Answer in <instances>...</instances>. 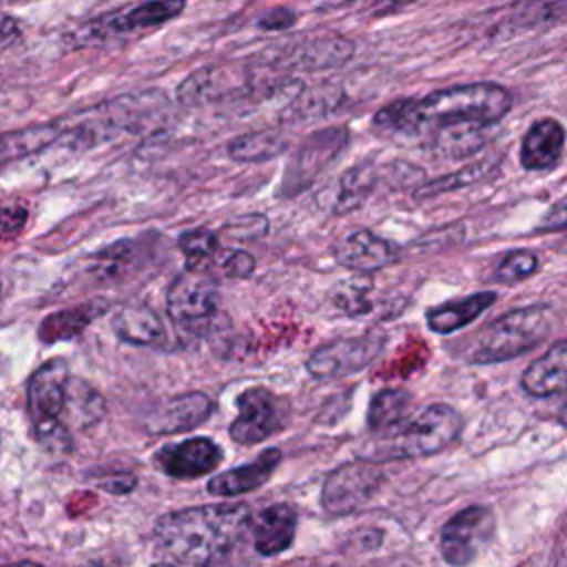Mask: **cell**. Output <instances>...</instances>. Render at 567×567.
I'll list each match as a JSON object with an SVG mask.
<instances>
[{"mask_svg":"<svg viewBox=\"0 0 567 567\" xmlns=\"http://www.w3.org/2000/svg\"><path fill=\"white\" fill-rule=\"evenodd\" d=\"M565 151V128L551 117L534 122L520 142V164L527 171L554 168Z\"/></svg>","mask_w":567,"mask_h":567,"instance_id":"d6986e66","label":"cell"},{"mask_svg":"<svg viewBox=\"0 0 567 567\" xmlns=\"http://www.w3.org/2000/svg\"><path fill=\"white\" fill-rule=\"evenodd\" d=\"M186 7V0H144L120 11L104 13L78 29L82 42H106L113 38L157 29L177 18Z\"/></svg>","mask_w":567,"mask_h":567,"instance_id":"ba28073f","label":"cell"},{"mask_svg":"<svg viewBox=\"0 0 567 567\" xmlns=\"http://www.w3.org/2000/svg\"><path fill=\"white\" fill-rule=\"evenodd\" d=\"M372 188H374V166L370 162H361L348 168L339 179L334 210L350 213L359 208L365 202V197L372 193Z\"/></svg>","mask_w":567,"mask_h":567,"instance_id":"f1b7e54d","label":"cell"},{"mask_svg":"<svg viewBox=\"0 0 567 567\" xmlns=\"http://www.w3.org/2000/svg\"><path fill=\"white\" fill-rule=\"evenodd\" d=\"M551 330V312L545 306H527L489 321L470 343L465 357L472 363H498L525 354Z\"/></svg>","mask_w":567,"mask_h":567,"instance_id":"277c9868","label":"cell"},{"mask_svg":"<svg viewBox=\"0 0 567 567\" xmlns=\"http://www.w3.org/2000/svg\"><path fill=\"white\" fill-rule=\"evenodd\" d=\"M213 414V401L204 392H186L168 399L153 416H148L146 427L153 434L184 432L202 425Z\"/></svg>","mask_w":567,"mask_h":567,"instance_id":"ac0fdd59","label":"cell"},{"mask_svg":"<svg viewBox=\"0 0 567 567\" xmlns=\"http://www.w3.org/2000/svg\"><path fill=\"white\" fill-rule=\"evenodd\" d=\"M281 458V452L275 447L264 450L252 463L228 470L217 474L215 478H210L208 483V492L215 496H237V494H246L259 485L266 483V478L272 474V470L277 467Z\"/></svg>","mask_w":567,"mask_h":567,"instance_id":"7402d4cb","label":"cell"},{"mask_svg":"<svg viewBox=\"0 0 567 567\" xmlns=\"http://www.w3.org/2000/svg\"><path fill=\"white\" fill-rule=\"evenodd\" d=\"M487 126L481 124H445L439 126L432 133V151L443 155V157H452V159H461L467 157L472 153H476L478 148H483L485 140H487Z\"/></svg>","mask_w":567,"mask_h":567,"instance_id":"484cf974","label":"cell"},{"mask_svg":"<svg viewBox=\"0 0 567 567\" xmlns=\"http://www.w3.org/2000/svg\"><path fill=\"white\" fill-rule=\"evenodd\" d=\"M370 292H372V281L365 275H357L348 281L337 284L330 290V301L346 315L359 317L370 312Z\"/></svg>","mask_w":567,"mask_h":567,"instance_id":"4dcf8cb0","label":"cell"},{"mask_svg":"<svg viewBox=\"0 0 567 567\" xmlns=\"http://www.w3.org/2000/svg\"><path fill=\"white\" fill-rule=\"evenodd\" d=\"M286 151V140L277 131H250L233 137L226 146V153L233 162L241 164H261L275 159Z\"/></svg>","mask_w":567,"mask_h":567,"instance_id":"4316f807","label":"cell"},{"mask_svg":"<svg viewBox=\"0 0 567 567\" xmlns=\"http://www.w3.org/2000/svg\"><path fill=\"white\" fill-rule=\"evenodd\" d=\"M0 567H42L38 563H31V560H18V563H9V565H0Z\"/></svg>","mask_w":567,"mask_h":567,"instance_id":"b9f144b4","label":"cell"},{"mask_svg":"<svg viewBox=\"0 0 567 567\" xmlns=\"http://www.w3.org/2000/svg\"><path fill=\"white\" fill-rule=\"evenodd\" d=\"M385 337L381 332H365L346 337L317 348L308 357V372L315 379H339L368 368L383 350Z\"/></svg>","mask_w":567,"mask_h":567,"instance_id":"7c38bea8","label":"cell"},{"mask_svg":"<svg viewBox=\"0 0 567 567\" xmlns=\"http://www.w3.org/2000/svg\"><path fill=\"white\" fill-rule=\"evenodd\" d=\"M0 299H2V286H0Z\"/></svg>","mask_w":567,"mask_h":567,"instance_id":"f6af8a7d","label":"cell"},{"mask_svg":"<svg viewBox=\"0 0 567 567\" xmlns=\"http://www.w3.org/2000/svg\"><path fill=\"white\" fill-rule=\"evenodd\" d=\"M512 109L507 89L494 82L456 84L423 97H401L381 106L372 124L390 135L430 133L445 124L492 126Z\"/></svg>","mask_w":567,"mask_h":567,"instance_id":"6da1fadb","label":"cell"},{"mask_svg":"<svg viewBox=\"0 0 567 567\" xmlns=\"http://www.w3.org/2000/svg\"><path fill=\"white\" fill-rule=\"evenodd\" d=\"M297 22V13L288 7H272L257 18V27L264 31H284Z\"/></svg>","mask_w":567,"mask_h":567,"instance_id":"74e56055","label":"cell"},{"mask_svg":"<svg viewBox=\"0 0 567 567\" xmlns=\"http://www.w3.org/2000/svg\"><path fill=\"white\" fill-rule=\"evenodd\" d=\"M171 321L188 334H206L219 319L217 281L208 270L179 272L166 292Z\"/></svg>","mask_w":567,"mask_h":567,"instance_id":"8992f818","label":"cell"},{"mask_svg":"<svg viewBox=\"0 0 567 567\" xmlns=\"http://www.w3.org/2000/svg\"><path fill=\"white\" fill-rule=\"evenodd\" d=\"M104 412L106 405L102 394L84 379L71 377L66 383L62 423L66 427H91L104 416Z\"/></svg>","mask_w":567,"mask_h":567,"instance_id":"d4e9b609","label":"cell"},{"mask_svg":"<svg viewBox=\"0 0 567 567\" xmlns=\"http://www.w3.org/2000/svg\"><path fill=\"white\" fill-rule=\"evenodd\" d=\"M153 567H171V565H164V563H157V565H153Z\"/></svg>","mask_w":567,"mask_h":567,"instance_id":"ee69618b","label":"cell"},{"mask_svg":"<svg viewBox=\"0 0 567 567\" xmlns=\"http://www.w3.org/2000/svg\"><path fill=\"white\" fill-rule=\"evenodd\" d=\"M133 257V244L128 239H122L117 244L106 246L104 250L89 257V272L97 279H117Z\"/></svg>","mask_w":567,"mask_h":567,"instance_id":"d6a6232c","label":"cell"},{"mask_svg":"<svg viewBox=\"0 0 567 567\" xmlns=\"http://www.w3.org/2000/svg\"><path fill=\"white\" fill-rule=\"evenodd\" d=\"M461 432V416L445 403H432L421 412L403 419L394 427L379 432L365 454L368 461H405L421 458L445 450Z\"/></svg>","mask_w":567,"mask_h":567,"instance_id":"3957f363","label":"cell"},{"mask_svg":"<svg viewBox=\"0 0 567 567\" xmlns=\"http://www.w3.org/2000/svg\"><path fill=\"white\" fill-rule=\"evenodd\" d=\"M266 82L268 80H259L257 69L248 64L221 62L202 66L186 75L175 95L182 106H204L257 93Z\"/></svg>","mask_w":567,"mask_h":567,"instance_id":"52a82bcc","label":"cell"},{"mask_svg":"<svg viewBox=\"0 0 567 567\" xmlns=\"http://www.w3.org/2000/svg\"><path fill=\"white\" fill-rule=\"evenodd\" d=\"M4 164H9V162H7V157H4V153H2V148H0V168H2Z\"/></svg>","mask_w":567,"mask_h":567,"instance_id":"7bdbcfd3","label":"cell"},{"mask_svg":"<svg viewBox=\"0 0 567 567\" xmlns=\"http://www.w3.org/2000/svg\"><path fill=\"white\" fill-rule=\"evenodd\" d=\"M419 0H372V9L377 13H390V11H401L403 7H410Z\"/></svg>","mask_w":567,"mask_h":567,"instance_id":"60d3db41","label":"cell"},{"mask_svg":"<svg viewBox=\"0 0 567 567\" xmlns=\"http://www.w3.org/2000/svg\"><path fill=\"white\" fill-rule=\"evenodd\" d=\"M250 525L244 503H210L175 509L157 518L155 540L175 560L193 567H210L224 560Z\"/></svg>","mask_w":567,"mask_h":567,"instance_id":"7a4b0ae2","label":"cell"},{"mask_svg":"<svg viewBox=\"0 0 567 567\" xmlns=\"http://www.w3.org/2000/svg\"><path fill=\"white\" fill-rule=\"evenodd\" d=\"M536 270H538L536 252L518 248L503 257V261L498 264V268L494 272V279L503 281V284H514V281H523V279L532 277Z\"/></svg>","mask_w":567,"mask_h":567,"instance_id":"e575fe53","label":"cell"},{"mask_svg":"<svg viewBox=\"0 0 567 567\" xmlns=\"http://www.w3.org/2000/svg\"><path fill=\"white\" fill-rule=\"evenodd\" d=\"M69 365L64 359H51L42 363L27 383V408L44 447L64 452L69 450V427L62 423L64 396L69 383Z\"/></svg>","mask_w":567,"mask_h":567,"instance_id":"5b68a950","label":"cell"},{"mask_svg":"<svg viewBox=\"0 0 567 567\" xmlns=\"http://www.w3.org/2000/svg\"><path fill=\"white\" fill-rule=\"evenodd\" d=\"M159 470L173 478H197L213 472L221 461V447L213 439L195 436L157 450Z\"/></svg>","mask_w":567,"mask_h":567,"instance_id":"9a60e30c","label":"cell"},{"mask_svg":"<svg viewBox=\"0 0 567 567\" xmlns=\"http://www.w3.org/2000/svg\"><path fill=\"white\" fill-rule=\"evenodd\" d=\"M489 171V162H476V164H470L452 175H445V177H439L434 182H427L423 184V188H419V197H434V195H441V193H447V190H456V188H465V186H472L476 184L478 179L485 177V173Z\"/></svg>","mask_w":567,"mask_h":567,"instance_id":"836d02e7","label":"cell"},{"mask_svg":"<svg viewBox=\"0 0 567 567\" xmlns=\"http://www.w3.org/2000/svg\"><path fill=\"white\" fill-rule=\"evenodd\" d=\"M538 230L543 233H556V230H567V195L560 197L540 219Z\"/></svg>","mask_w":567,"mask_h":567,"instance_id":"f35d334b","label":"cell"},{"mask_svg":"<svg viewBox=\"0 0 567 567\" xmlns=\"http://www.w3.org/2000/svg\"><path fill=\"white\" fill-rule=\"evenodd\" d=\"M494 301H496V292H489V290L474 292L470 297L447 301V303L432 308L425 319H427L430 330H434L439 334H450V332H456L458 328H465L467 323H472Z\"/></svg>","mask_w":567,"mask_h":567,"instance_id":"cb8c5ba5","label":"cell"},{"mask_svg":"<svg viewBox=\"0 0 567 567\" xmlns=\"http://www.w3.org/2000/svg\"><path fill=\"white\" fill-rule=\"evenodd\" d=\"M496 518L489 507L470 505L456 512L441 529V556L452 567L470 565L492 540Z\"/></svg>","mask_w":567,"mask_h":567,"instance_id":"8fae6325","label":"cell"},{"mask_svg":"<svg viewBox=\"0 0 567 567\" xmlns=\"http://www.w3.org/2000/svg\"><path fill=\"white\" fill-rule=\"evenodd\" d=\"M410 405H412L410 392L401 388H385L372 396L370 410H368V423L377 434L385 432L410 416Z\"/></svg>","mask_w":567,"mask_h":567,"instance_id":"83f0119b","label":"cell"},{"mask_svg":"<svg viewBox=\"0 0 567 567\" xmlns=\"http://www.w3.org/2000/svg\"><path fill=\"white\" fill-rule=\"evenodd\" d=\"M113 332L133 346H155L162 348L168 343L166 328L159 319V315L140 301H128L122 303L111 319Z\"/></svg>","mask_w":567,"mask_h":567,"instance_id":"e0dca14e","label":"cell"},{"mask_svg":"<svg viewBox=\"0 0 567 567\" xmlns=\"http://www.w3.org/2000/svg\"><path fill=\"white\" fill-rule=\"evenodd\" d=\"M354 53L352 40L339 33L299 35L266 51V64L292 71H323L346 64Z\"/></svg>","mask_w":567,"mask_h":567,"instance_id":"9c48e42d","label":"cell"},{"mask_svg":"<svg viewBox=\"0 0 567 567\" xmlns=\"http://www.w3.org/2000/svg\"><path fill=\"white\" fill-rule=\"evenodd\" d=\"M255 266L257 261L250 252L239 248H219L210 268H217L228 279H246L252 275Z\"/></svg>","mask_w":567,"mask_h":567,"instance_id":"d590c367","label":"cell"},{"mask_svg":"<svg viewBox=\"0 0 567 567\" xmlns=\"http://www.w3.org/2000/svg\"><path fill=\"white\" fill-rule=\"evenodd\" d=\"M346 142H348L346 128H328L310 135L288 162V168L281 182L284 190L288 195L303 190L323 171V166L339 155Z\"/></svg>","mask_w":567,"mask_h":567,"instance_id":"4fadbf2b","label":"cell"},{"mask_svg":"<svg viewBox=\"0 0 567 567\" xmlns=\"http://www.w3.org/2000/svg\"><path fill=\"white\" fill-rule=\"evenodd\" d=\"M177 246L186 257L188 270H210L213 259L221 248L217 235L208 228H193L182 233L177 239Z\"/></svg>","mask_w":567,"mask_h":567,"instance_id":"f546056e","label":"cell"},{"mask_svg":"<svg viewBox=\"0 0 567 567\" xmlns=\"http://www.w3.org/2000/svg\"><path fill=\"white\" fill-rule=\"evenodd\" d=\"M520 385L532 396H549L567 388V339L554 343L545 354L534 359L525 368Z\"/></svg>","mask_w":567,"mask_h":567,"instance_id":"44dd1931","label":"cell"},{"mask_svg":"<svg viewBox=\"0 0 567 567\" xmlns=\"http://www.w3.org/2000/svg\"><path fill=\"white\" fill-rule=\"evenodd\" d=\"M18 35H20L18 22L9 13L0 11V44H11Z\"/></svg>","mask_w":567,"mask_h":567,"instance_id":"ab89813d","label":"cell"},{"mask_svg":"<svg viewBox=\"0 0 567 567\" xmlns=\"http://www.w3.org/2000/svg\"><path fill=\"white\" fill-rule=\"evenodd\" d=\"M385 474L374 461H350L334 467L321 489V505L328 514L343 516L361 509L381 487Z\"/></svg>","mask_w":567,"mask_h":567,"instance_id":"30bf717a","label":"cell"},{"mask_svg":"<svg viewBox=\"0 0 567 567\" xmlns=\"http://www.w3.org/2000/svg\"><path fill=\"white\" fill-rule=\"evenodd\" d=\"M106 310V301L93 299L86 303H78L71 308H62L55 312H49L38 328V334L44 343H55V341H69L78 334H82L89 323L100 317Z\"/></svg>","mask_w":567,"mask_h":567,"instance_id":"603a6c76","label":"cell"},{"mask_svg":"<svg viewBox=\"0 0 567 567\" xmlns=\"http://www.w3.org/2000/svg\"><path fill=\"white\" fill-rule=\"evenodd\" d=\"M292 97H295L292 100L295 120H306V117H321V113L332 111L343 100V93L334 84H321Z\"/></svg>","mask_w":567,"mask_h":567,"instance_id":"1f68e13d","label":"cell"},{"mask_svg":"<svg viewBox=\"0 0 567 567\" xmlns=\"http://www.w3.org/2000/svg\"><path fill=\"white\" fill-rule=\"evenodd\" d=\"M297 527V514L286 503H275L259 512L252 527L255 549L264 556H275L292 545Z\"/></svg>","mask_w":567,"mask_h":567,"instance_id":"ffe728a7","label":"cell"},{"mask_svg":"<svg viewBox=\"0 0 567 567\" xmlns=\"http://www.w3.org/2000/svg\"><path fill=\"white\" fill-rule=\"evenodd\" d=\"M332 255L343 268L372 275L396 259V248L370 230H352L332 246Z\"/></svg>","mask_w":567,"mask_h":567,"instance_id":"2e32d148","label":"cell"},{"mask_svg":"<svg viewBox=\"0 0 567 567\" xmlns=\"http://www.w3.org/2000/svg\"><path fill=\"white\" fill-rule=\"evenodd\" d=\"M29 210L22 204L0 206V244L13 241L27 228Z\"/></svg>","mask_w":567,"mask_h":567,"instance_id":"8d00e7d4","label":"cell"},{"mask_svg":"<svg viewBox=\"0 0 567 567\" xmlns=\"http://www.w3.org/2000/svg\"><path fill=\"white\" fill-rule=\"evenodd\" d=\"M237 419L230 423V439L252 445L268 439L279 427V403L266 388H248L237 396Z\"/></svg>","mask_w":567,"mask_h":567,"instance_id":"5bb4252c","label":"cell"}]
</instances>
